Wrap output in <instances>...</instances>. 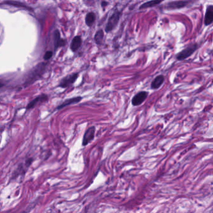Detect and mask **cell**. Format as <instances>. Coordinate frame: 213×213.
Returning <instances> with one entry per match:
<instances>
[{
	"instance_id": "5b68a950",
	"label": "cell",
	"mask_w": 213,
	"mask_h": 213,
	"mask_svg": "<svg viewBox=\"0 0 213 213\" xmlns=\"http://www.w3.org/2000/svg\"><path fill=\"white\" fill-rule=\"evenodd\" d=\"M192 1H173L168 2L165 7L168 9H179L187 6Z\"/></svg>"
},
{
	"instance_id": "e0dca14e",
	"label": "cell",
	"mask_w": 213,
	"mask_h": 213,
	"mask_svg": "<svg viewBox=\"0 0 213 213\" xmlns=\"http://www.w3.org/2000/svg\"><path fill=\"white\" fill-rule=\"evenodd\" d=\"M101 6H102V8H103V9H105V8H106V6H107L108 5V2H105V1H103V2H101Z\"/></svg>"
},
{
	"instance_id": "2e32d148",
	"label": "cell",
	"mask_w": 213,
	"mask_h": 213,
	"mask_svg": "<svg viewBox=\"0 0 213 213\" xmlns=\"http://www.w3.org/2000/svg\"><path fill=\"white\" fill-rule=\"evenodd\" d=\"M52 52L51 51H48L45 53L43 58L45 60H48L52 57Z\"/></svg>"
},
{
	"instance_id": "8fae6325",
	"label": "cell",
	"mask_w": 213,
	"mask_h": 213,
	"mask_svg": "<svg viewBox=\"0 0 213 213\" xmlns=\"http://www.w3.org/2000/svg\"><path fill=\"white\" fill-rule=\"evenodd\" d=\"M96 20V15L95 13L91 11L88 13L85 18V23L88 27L91 28L94 25Z\"/></svg>"
},
{
	"instance_id": "9c48e42d",
	"label": "cell",
	"mask_w": 213,
	"mask_h": 213,
	"mask_svg": "<svg viewBox=\"0 0 213 213\" xmlns=\"http://www.w3.org/2000/svg\"><path fill=\"white\" fill-rule=\"evenodd\" d=\"M82 38L80 36H76L73 39L71 43L70 48L73 52H76L82 45Z\"/></svg>"
},
{
	"instance_id": "ba28073f",
	"label": "cell",
	"mask_w": 213,
	"mask_h": 213,
	"mask_svg": "<svg viewBox=\"0 0 213 213\" xmlns=\"http://www.w3.org/2000/svg\"><path fill=\"white\" fill-rule=\"evenodd\" d=\"M164 80L165 78L164 75L160 74L157 76L151 83V88L154 90L160 88L163 85Z\"/></svg>"
},
{
	"instance_id": "52a82bcc",
	"label": "cell",
	"mask_w": 213,
	"mask_h": 213,
	"mask_svg": "<svg viewBox=\"0 0 213 213\" xmlns=\"http://www.w3.org/2000/svg\"><path fill=\"white\" fill-rule=\"evenodd\" d=\"M213 22V5L207 6L204 16V25L209 26Z\"/></svg>"
},
{
	"instance_id": "5bb4252c",
	"label": "cell",
	"mask_w": 213,
	"mask_h": 213,
	"mask_svg": "<svg viewBox=\"0 0 213 213\" xmlns=\"http://www.w3.org/2000/svg\"><path fill=\"white\" fill-rule=\"evenodd\" d=\"M163 2V1H150V2H147L143 4H142L139 9H145L147 8H153L154 6H157L158 5H159L160 3H161Z\"/></svg>"
},
{
	"instance_id": "7a4b0ae2",
	"label": "cell",
	"mask_w": 213,
	"mask_h": 213,
	"mask_svg": "<svg viewBox=\"0 0 213 213\" xmlns=\"http://www.w3.org/2000/svg\"><path fill=\"white\" fill-rule=\"evenodd\" d=\"M198 47H199V45L196 43H194L188 45L187 47L183 49L181 51L178 52V54H176V60L178 61H182L190 57L198 49Z\"/></svg>"
},
{
	"instance_id": "9a60e30c",
	"label": "cell",
	"mask_w": 213,
	"mask_h": 213,
	"mask_svg": "<svg viewBox=\"0 0 213 213\" xmlns=\"http://www.w3.org/2000/svg\"><path fill=\"white\" fill-rule=\"evenodd\" d=\"M47 96H45V95H43V96H38V98H36V99H34V100H33L31 102H30L28 106H27V110H29V109H31V108H33V107H34V106L37 104V103L38 102H39L40 101H45L46 99H47Z\"/></svg>"
},
{
	"instance_id": "ac0fdd59",
	"label": "cell",
	"mask_w": 213,
	"mask_h": 213,
	"mask_svg": "<svg viewBox=\"0 0 213 213\" xmlns=\"http://www.w3.org/2000/svg\"><path fill=\"white\" fill-rule=\"evenodd\" d=\"M3 85H3L2 83L0 82V88H2V86H3Z\"/></svg>"
},
{
	"instance_id": "6da1fadb",
	"label": "cell",
	"mask_w": 213,
	"mask_h": 213,
	"mask_svg": "<svg viewBox=\"0 0 213 213\" xmlns=\"http://www.w3.org/2000/svg\"><path fill=\"white\" fill-rule=\"evenodd\" d=\"M122 15V11H119L118 9H115L112 13V15L108 18L107 23L106 24L104 28V31L106 33L111 32L115 29L117 26L119 20H120L121 16Z\"/></svg>"
},
{
	"instance_id": "8992f818",
	"label": "cell",
	"mask_w": 213,
	"mask_h": 213,
	"mask_svg": "<svg viewBox=\"0 0 213 213\" xmlns=\"http://www.w3.org/2000/svg\"><path fill=\"white\" fill-rule=\"evenodd\" d=\"M78 76H79V73H73L70 75L66 76L61 80V81L60 84V86L61 88H67V87L72 85L76 81V79L78 78Z\"/></svg>"
},
{
	"instance_id": "3957f363",
	"label": "cell",
	"mask_w": 213,
	"mask_h": 213,
	"mask_svg": "<svg viewBox=\"0 0 213 213\" xmlns=\"http://www.w3.org/2000/svg\"><path fill=\"white\" fill-rule=\"evenodd\" d=\"M148 96V92L145 91H142L135 95L131 100V104L133 106H138L144 102Z\"/></svg>"
},
{
	"instance_id": "7c38bea8",
	"label": "cell",
	"mask_w": 213,
	"mask_h": 213,
	"mask_svg": "<svg viewBox=\"0 0 213 213\" xmlns=\"http://www.w3.org/2000/svg\"><path fill=\"white\" fill-rule=\"evenodd\" d=\"M104 30L103 29H99L98 30L95 34V37H94V39L95 42L96 43V45H102L103 44L104 42Z\"/></svg>"
},
{
	"instance_id": "4fadbf2b",
	"label": "cell",
	"mask_w": 213,
	"mask_h": 213,
	"mask_svg": "<svg viewBox=\"0 0 213 213\" xmlns=\"http://www.w3.org/2000/svg\"><path fill=\"white\" fill-rule=\"evenodd\" d=\"M65 43L66 42L60 38V33L59 31L56 30L55 32V49H56L58 47L64 46Z\"/></svg>"
},
{
	"instance_id": "30bf717a",
	"label": "cell",
	"mask_w": 213,
	"mask_h": 213,
	"mask_svg": "<svg viewBox=\"0 0 213 213\" xmlns=\"http://www.w3.org/2000/svg\"><path fill=\"white\" fill-rule=\"evenodd\" d=\"M82 99H83V98L81 96H77V97H74V98H70L68 99H66V101H64L62 104H61L58 106L57 109L60 110V109H62V108L66 107V106H70L71 104H76L79 102H80L82 100Z\"/></svg>"
},
{
	"instance_id": "277c9868",
	"label": "cell",
	"mask_w": 213,
	"mask_h": 213,
	"mask_svg": "<svg viewBox=\"0 0 213 213\" xmlns=\"http://www.w3.org/2000/svg\"><path fill=\"white\" fill-rule=\"evenodd\" d=\"M96 132V128L95 126H91L85 132L83 136L82 144L83 146H86L90 143L95 138Z\"/></svg>"
}]
</instances>
